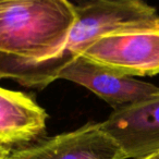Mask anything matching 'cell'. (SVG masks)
Masks as SVG:
<instances>
[{
  "mask_svg": "<svg viewBox=\"0 0 159 159\" xmlns=\"http://www.w3.org/2000/svg\"><path fill=\"white\" fill-rule=\"evenodd\" d=\"M75 20L62 48L46 59L0 55V80L44 89L98 38L159 18L156 8L141 0H93L74 5Z\"/></svg>",
  "mask_w": 159,
  "mask_h": 159,
  "instance_id": "6da1fadb",
  "label": "cell"
},
{
  "mask_svg": "<svg viewBox=\"0 0 159 159\" xmlns=\"http://www.w3.org/2000/svg\"><path fill=\"white\" fill-rule=\"evenodd\" d=\"M75 20L66 0H0V55L40 60L64 45Z\"/></svg>",
  "mask_w": 159,
  "mask_h": 159,
  "instance_id": "7a4b0ae2",
  "label": "cell"
},
{
  "mask_svg": "<svg viewBox=\"0 0 159 159\" xmlns=\"http://www.w3.org/2000/svg\"><path fill=\"white\" fill-rule=\"evenodd\" d=\"M82 57L125 76L159 74V18L98 38Z\"/></svg>",
  "mask_w": 159,
  "mask_h": 159,
  "instance_id": "3957f363",
  "label": "cell"
},
{
  "mask_svg": "<svg viewBox=\"0 0 159 159\" xmlns=\"http://www.w3.org/2000/svg\"><path fill=\"white\" fill-rule=\"evenodd\" d=\"M10 159H125L104 130L102 122H89L76 130L42 137L12 149Z\"/></svg>",
  "mask_w": 159,
  "mask_h": 159,
  "instance_id": "277c9868",
  "label": "cell"
},
{
  "mask_svg": "<svg viewBox=\"0 0 159 159\" xmlns=\"http://www.w3.org/2000/svg\"><path fill=\"white\" fill-rule=\"evenodd\" d=\"M102 125L125 159H143L159 152V92L112 110Z\"/></svg>",
  "mask_w": 159,
  "mask_h": 159,
  "instance_id": "5b68a950",
  "label": "cell"
},
{
  "mask_svg": "<svg viewBox=\"0 0 159 159\" xmlns=\"http://www.w3.org/2000/svg\"><path fill=\"white\" fill-rule=\"evenodd\" d=\"M59 79L87 89L113 110L141 102L159 92V86L116 73L82 56L66 66Z\"/></svg>",
  "mask_w": 159,
  "mask_h": 159,
  "instance_id": "8992f818",
  "label": "cell"
},
{
  "mask_svg": "<svg viewBox=\"0 0 159 159\" xmlns=\"http://www.w3.org/2000/svg\"><path fill=\"white\" fill-rule=\"evenodd\" d=\"M46 110L31 96L0 86V144L23 146L42 139Z\"/></svg>",
  "mask_w": 159,
  "mask_h": 159,
  "instance_id": "52a82bcc",
  "label": "cell"
},
{
  "mask_svg": "<svg viewBox=\"0 0 159 159\" xmlns=\"http://www.w3.org/2000/svg\"><path fill=\"white\" fill-rule=\"evenodd\" d=\"M12 149H13V148H12L11 146L0 144V159H10Z\"/></svg>",
  "mask_w": 159,
  "mask_h": 159,
  "instance_id": "ba28073f",
  "label": "cell"
},
{
  "mask_svg": "<svg viewBox=\"0 0 159 159\" xmlns=\"http://www.w3.org/2000/svg\"><path fill=\"white\" fill-rule=\"evenodd\" d=\"M143 159H159V152L154 154V155H150V156H147V157H145V158H143Z\"/></svg>",
  "mask_w": 159,
  "mask_h": 159,
  "instance_id": "9c48e42d",
  "label": "cell"
}]
</instances>
